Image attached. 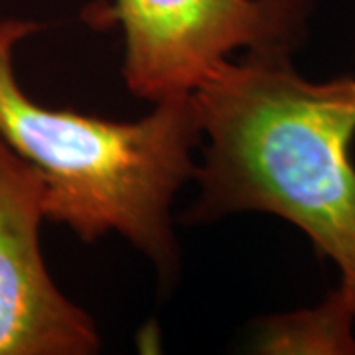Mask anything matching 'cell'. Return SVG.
Masks as SVG:
<instances>
[{
	"mask_svg": "<svg viewBox=\"0 0 355 355\" xmlns=\"http://www.w3.org/2000/svg\"><path fill=\"white\" fill-rule=\"evenodd\" d=\"M291 51L245 50L191 91L207 144L186 219L263 211L291 221L340 268L334 294L355 316V79L308 81Z\"/></svg>",
	"mask_w": 355,
	"mask_h": 355,
	"instance_id": "obj_1",
	"label": "cell"
},
{
	"mask_svg": "<svg viewBox=\"0 0 355 355\" xmlns=\"http://www.w3.org/2000/svg\"><path fill=\"white\" fill-rule=\"evenodd\" d=\"M38 30L30 20H0V139L44 176L50 221L87 243L116 231L170 277L178 266L170 207L196 176L191 153L202 142L191 93L154 103L135 123L44 107L14 71L18 44Z\"/></svg>",
	"mask_w": 355,
	"mask_h": 355,
	"instance_id": "obj_2",
	"label": "cell"
},
{
	"mask_svg": "<svg viewBox=\"0 0 355 355\" xmlns=\"http://www.w3.org/2000/svg\"><path fill=\"white\" fill-rule=\"evenodd\" d=\"M310 0H113L85 12L119 24L123 77L146 101L186 95L239 48H291L304 32Z\"/></svg>",
	"mask_w": 355,
	"mask_h": 355,
	"instance_id": "obj_3",
	"label": "cell"
},
{
	"mask_svg": "<svg viewBox=\"0 0 355 355\" xmlns=\"http://www.w3.org/2000/svg\"><path fill=\"white\" fill-rule=\"evenodd\" d=\"M46 219V180L0 139V355H89L101 345L93 318L50 277Z\"/></svg>",
	"mask_w": 355,
	"mask_h": 355,
	"instance_id": "obj_4",
	"label": "cell"
},
{
	"mask_svg": "<svg viewBox=\"0 0 355 355\" xmlns=\"http://www.w3.org/2000/svg\"><path fill=\"white\" fill-rule=\"evenodd\" d=\"M354 320L347 306L330 292L314 310L268 320L261 347L272 354H355Z\"/></svg>",
	"mask_w": 355,
	"mask_h": 355,
	"instance_id": "obj_5",
	"label": "cell"
}]
</instances>
